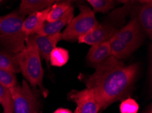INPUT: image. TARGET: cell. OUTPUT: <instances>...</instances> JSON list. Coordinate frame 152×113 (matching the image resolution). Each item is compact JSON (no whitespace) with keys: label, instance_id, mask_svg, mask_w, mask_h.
Returning <instances> with one entry per match:
<instances>
[{"label":"cell","instance_id":"1","mask_svg":"<svg viewBox=\"0 0 152 113\" xmlns=\"http://www.w3.org/2000/svg\"><path fill=\"white\" fill-rule=\"evenodd\" d=\"M139 69L137 64L126 65L111 56L98 65L93 74L83 77V81L87 88L94 91L102 110L130 97Z\"/></svg>","mask_w":152,"mask_h":113},{"label":"cell","instance_id":"2","mask_svg":"<svg viewBox=\"0 0 152 113\" xmlns=\"http://www.w3.org/2000/svg\"><path fill=\"white\" fill-rule=\"evenodd\" d=\"M25 18L18 10L0 17V44L15 55L25 47L27 36L22 29Z\"/></svg>","mask_w":152,"mask_h":113},{"label":"cell","instance_id":"3","mask_svg":"<svg viewBox=\"0 0 152 113\" xmlns=\"http://www.w3.org/2000/svg\"><path fill=\"white\" fill-rule=\"evenodd\" d=\"M19 71L32 87L43 88L44 70L40 56L35 48L25 46L20 52L15 54Z\"/></svg>","mask_w":152,"mask_h":113},{"label":"cell","instance_id":"4","mask_svg":"<svg viewBox=\"0 0 152 113\" xmlns=\"http://www.w3.org/2000/svg\"><path fill=\"white\" fill-rule=\"evenodd\" d=\"M79 14L73 18L61 33L63 40L74 42L80 37L90 32L98 24L95 14L89 7L81 5L79 6Z\"/></svg>","mask_w":152,"mask_h":113},{"label":"cell","instance_id":"5","mask_svg":"<svg viewBox=\"0 0 152 113\" xmlns=\"http://www.w3.org/2000/svg\"><path fill=\"white\" fill-rule=\"evenodd\" d=\"M12 96L13 113H40L38 99L26 81L10 89Z\"/></svg>","mask_w":152,"mask_h":113},{"label":"cell","instance_id":"6","mask_svg":"<svg viewBox=\"0 0 152 113\" xmlns=\"http://www.w3.org/2000/svg\"><path fill=\"white\" fill-rule=\"evenodd\" d=\"M68 99L77 104L78 113H98L101 110L100 104L91 89H73L68 94Z\"/></svg>","mask_w":152,"mask_h":113},{"label":"cell","instance_id":"7","mask_svg":"<svg viewBox=\"0 0 152 113\" xmlns=\"http://www.w3.org/2000/svg\"><path fill=\"white\" fill-rule=\"evenodd\" d=\"M62 40L61 33H57L53 35H42L35 33L28 36L25 40L26 46H31L38 50L40 58L46 61L49 66V56L52 50L56 48L59 41Z\"/></svg>","mask_w":152,"mask_h":113},{"label":"cell","instance_id":"8","mask_svg":"<svg viewBox=\"0 0 152 113\" xmlns=\"http://www.w3.org/2000/svg\"><path fill=\"white\" fill-rule=\"evenodd\" d=\"M142 31L137 17H133L127 24L117 31L115 35L134 52L143 41Z\"/></svg>","mask_w":152,"mask_h":113},{"label":"cell","instance_id":"9","mask_svg":"<svg viewBox=\"0 0 152 113\" xmlns=\"http://www.w3.org/2000/svg\"><path fill=\"white\" fill-rule=\"evenodd\" d=\"M118 30L110 23L98 24L90 32L80 37L78 39V41L80 43H85L90 45L98 44L109 41Z\"/></svg>","mask_w":152,"mask_h":113},{"label":"cell","instance_id":"10","mask_svg":"<svg viewBox=\"0 0 152 113\" xmlns=\"http://www.w3.org/2000/svg\"><path fill=\"white\" fill-rule=\"evenodd\" d=\"M50 8V7L42 11L33 13L25 18L22 29L27 37L31 35L38 33L46 22Z\"/></svg>","mask_w":152,"mask_h":113},{"label":"cell","instance_id":"11","mask_svg":"<svg viewBox=\"0 0 152 113\" xmlns=\"http://www.w3.org/2000/svg\"><path fill=\"white\" fill-rule=\"evenodd\" d=\"M74 18V8L71 6L58 20L53 22H45L37 33L42 35H53L60 33L61 30L68 25Z\"/></svg>","mask_w":152,"mask_h":113},{"label":"cell","instance_id":"12","mask_svg":"<svg viewBox=\"0 0 152 113\" xmlns=\"http://www.w3.org/2000/svg\"><path fill=\"white\" fill-rule=\"evenodd\" d=\"M111 56L109 41L91 45L87 54V59L91 66L96 68L98 65Z\"/></svg>","mask_w":152,"mask_h":113},{"label":"cell","instance_id":"13","mask_svg":"<svg viewBox=\"0 0 152 113\" xmlns=\"http://www.w3.org/2000/svg\"><path fill=\"white\" fill-rule=\"evenodd\" d=\"M137 20L140 27L149 37L152 38V2L142 1L138 12Z\"/></svg>","mask_w":152,"mask_h":113},{"label":"cell","instance_id":"14","mask_svg":"<svg viewBox=\"0 0 152 113\" xmlns=\"http://www.w3.org/2000/svg\"><path fill=\"white\" fill-rule=\"evenodd\" d=\"M55 2L53 0H22L18 11L26 17L51 7Z\"/></svg>","mask_w":152,"mask_h":113},{"label":"cell","instance_id":"15","mask_svg":"<svg viewBox=\"0 0 152 113\" xmlns=\"http://www.w3.org/2000/svg\"><path fill=\"white\" fill-rule=\"evenodd\" d=\"M111 56L118 60L126 58L132 54L133 51L125 43L115 35L109 40Z\"/></svg>","mask_w":152,"mask_h":113},{"label":"cell","instance_id":"16","mask_svg":"<svg viewBox=\"0 0 152 113\" xmlns=\"http://www.w3.org/2000/svg\"><path fill=\"white\" fill-rule=\"evenodd\" d=\"M0 68L15 74L20 73L15 55L6 50H0Z\"/></svg>","mask_w":152,"mask_h":113},{"label":"cell","instance_id":"17","mask_svg":"<svg viewBox=\"0 0 152 113\" xmlns=\"http://www.w3.org/2000/svg\"><path fill=\"white\" fill-rule=\"evenodd\" d=\"M71 6H71L70 2L69 1L57 2V3L55 2L50 7L46 22H53L58 20L59 18L63 17L64 14L67 12Z\"/></svg>","mask_w":152,"mask_h":113},{"label":"cell","instance_id":"18","mask_svg":"<svg viewBox=\"0 0 152 113\" xmlns=\"http://www.w3.org/2000/svg\"><path fill=\"white\" fill-rule=\"evenodd\" d=\"M69 60V54L67 50L63 48L56 47L50 52L49 62L52 66L61 67L67 63Z\"/></svg>","mask_w":152,"mask_h":113},{"label":"cell","instance_id":"19","mask_svg":"<svg viewBox=\"0 0 152 113\" xmlns=\"http://www.w3.org/2000/svg\"><path fill=\"white\" fill-rule=\"evenodd\" d=\"M87 2L93 8L94 14L97 12L105 14L115 7L117 1L112 0H88Z\"/></svg>","mask_w":152,"mask_h":113},{"label":"cell","instance_id":"20","mask_svg":"<svg viewBox=\"0 0 152 113\" xmlns=\"http://www.w3.org/2000/svg\"><path fill=\"white\" fill-rule=\"evenodd\" d=\"M0 104L4 113H13L12 99L10 89L0 84Z\"/></svg>","mask_w":152,"mask_h":113},{"label":"cell","instance_id":"21","mask_svg":"<svg viewBox=\"0 0 152 113\" xmlns=\"http://www.w3.org/2000/svg\"><path fill=\"white\" fill-rule=\"evenodd\" d=\"M0 84L9 89L15 87L18 85L16 74L8 70L0 68Z\"/></svg>","mask_w":152,"mask_h":113},{"label":"cell","instance_id":"22","mask_svg":"<svg viewBox=\"0 0 152 113\" xmlns=\"http://www.w3.org/2000/svg\"><path fill=\"white\" fill-rule=\"evenodd\" d=\"M139 109V106L134 99L128 98L122 100L119 105L120 113H137Z\"/></svg>","mask_w":152,"mask_h":113},{"label":"cell","instance_id":"23","mask_svg":"<svg viewBox=\"0 0 152 113\" xmlns=\"http://www.w3.org/2000/svg\"><path fill=\"white\" fill-rule=\"evenodd\" d=\"M53 113H72L70 109L64 108H59L55 110Z\"/></svg>","mask_w":152,"mask_h":113},{"label":"cell","instance_id":"24","mask_svg":"<svg viewBox=\"0 0 152 113\" xmlns=\"http://www.w3.org/2000/svg\"><path fill=\"white\" fill-rule=\"evenodd\" d=\"M142 113H152V106H151V104L149 105L148 107L146 108V109Z\"/></svg>","mask_w":152,"mask_h":113},{"label":"cell","instance_id":"25","mask_svg":"<svg viewBox=\"0 0 152 113\" xmlns=\"http://www.w3.org/2000/svg\"><path fill=\"white\" fill-rule=\"evenodd\" d=\"M74 113H78L77 109H75V112H74Z\"/></svg>","mask_w":152,"mask_h":113},{"label":"cell","instance_id":"26","mask_svg":"<svg viewBox=\"0 0 152 113\" xmlns=\"http://www.w3.org/2000/svg\"><path fill=\"white\" fill-rule=\"evenodd\" d=\"M1 1H0V4H1Z\"/></svg>","mask_w":152,"mask_h":113}]
</instances>
